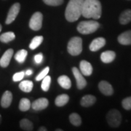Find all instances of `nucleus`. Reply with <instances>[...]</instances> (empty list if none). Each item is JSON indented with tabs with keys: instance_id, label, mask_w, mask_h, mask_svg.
<instances>
[{
	"instance_id": "obj_1",
	"label": "nucleus",
	"mask_w": 131,
	"mask_h": 131,
	"mask_svg": "<svg viewBox=\"0 0 131 131\" xmlns=\"http://www.w3.org/2000/svg\"><path fill=\"white\" fill-rule=\"evenodd\" d=\"M102 14L101 4L99 0H84L82 15L86 18L99 19Z\"/></svg>"
},
{
	"instance_id": "obj_2",
	"label": "nucleus",
	"mask_w": 131,
	"mask_h": 131,
	"mask_svg": "<svg viewBox=\"0 0 131 131\" xmlns=\"http://www.w3.org/2000/svg\"><path fill=\"white\" fill-rule=\"evenodd\" d=\"M84 0H69L65 10L66 19L69 22H74L82 15Z\"/></svg>"
},
{
	"instance_id": "obj_3",
	"label": "nucleus",
	"mask_w": 131,
	"mask_h": 131,
	"mask_svg": "<svg viewBox=\"0 0 131 131\" xmlns=\"http://www.w3.org/2000/svg\"><path fill=\"white\" fill-rule=\"evenodd\" d=\"M100 27V24L95 20L82 21L77 26V31L82 34H90L94 33Z\"/></svg>"
},
{
	"instance_id": "obj_4",
	"label": "nucleus",
	"mask_w": 131,
	"mask_h": 131,
	"mask_svg": "<svg viewBox=\"0 0 131 131\" xmlns=\"http://www.w3.org/2000/svg\"><path fill=\"white\" fill-rule=\"evenodd\" d=\"M67 50L71 56H79L82 51V39L79 37L71 38L68 43Z\"/></svg>"
},
{
	"instance_id": "obj_5",
	"label": "nucleus",
	"mask_w": 131,
	"mask_h": 131,
	"mask_svg": "<svg viewBox=\"0 0 131 131\" xmlns=\"http://www.w3.org/2000/svg\"><path fill=\"white\" fill-rule=\"evenodd\" d=\"M106 119L108 125L112 127L119 126L122 121V115L117 109H112L108 112Z\"/></svg>"
},
{
	"instance_id": "obj_6",
	"label": "nucleus",
	"mask_w": 131,
	"mask_h": 131,
	"mask_svg": "<svg viewBox=\"0 0 131 131\" xmlns=\"http://www.w3.org/2000/svg\"><path fill=\"white\" fill-rule=\"evenodd\" d=\"M43 15L40 12L34 13L29 21V27L34 31H39L42 26Z\"/></svg>"
},
{
	"instance_id": "obj_7",
	"label": "nucleus",
	"mask_w": 131,
	"mask_h": 131,
	"mask_svg": "<svg viewBox=\"0 0 131 131\" xmlns=\"http://www.w3.org/2000/svg\"><path fill=\"white\" fill-rule=\"evenodd\" d=\"M20 5L19 3H15L12 5L9 9L8 14L7 16L6 20H5V24H12L15 20L16 17L18 16L19 12H20Z\"/></svg>"
},
{
	"instance_id": "obj_8",
	"label": "nucleus",
	"mask_w": 131,
	"mask_h": 131,
	"mask_svg": "<svg viewBox=\"0 0 131 131\" xmlns=\"http://www.w3.org/2000/svg\"><path fill=\"white\" fill-rule=\"evenodd\" d=\"M72 72H73V74L74 76L76 81H77V88L80 90H82L87 85V81L84 78L83 74L81 73L77 68L76 67H73L72 69Z\"/></svg>"
},
{
	"instance_id": "obj_9",
	"label": "nucleus",
	"mask_w": 131,
	"mask_h": 131,
	"mask_svg": "<svg viewBox=\"0 0 131 131\" xmlns=\"http://www.w3.org/2000/svg\"><path fill=\"white\" fill-rule=\"evenodd\" d=\"M49 105V101L47 98H40L35 100L31 105V106L35 111H40L45 109Z\"/></svg>"
},
{
	"instance_id": "obj_10",
	"label": "nucleus",
	"mask_w": 131,
	"mask_h": 131,
	"mask_svg": "<svg viewBox=\"0 0 131 131\" xmlns=\"http://www.w3.org/2000/svg\"><path fill=\"white\" fill-rule=\"evenodd\" d=\"M98 88L103 95H107V96L112 95L114 93V90H113L112 84H109L106 81L100 82L98 84Z\"/></svg>"
},
{
	"instance_id": "obj_11",
	"label": "nucleus",
	"mask_w": 131,
	"mask_h": 131,
	"mask_svg": "<svg viewBox=\"0 0 131 131\" xmlns=\"http://www.w3.org/2000/svg\"><path fill=\"white\" fill-rule=\"evenodd\" d=\"M13 49H8L6 50L3 54V56L0 58V66L2 68L7 67L9 64V62L11 61V58L13 56Z\"/></svg>"
},
{
	"instance_id": "obj_12",
	"label": "nucleus",
	"mask_w": 131,
	"mask_h": 131,
	"mask_svg": "<svg viewBox=\"0 0 131 131\" xmlns=\"http://www.w3.org/2000/svg\"><path fill=\"white\" fill-rule=\"evenodd\" d=\"M106 45V39L103 37H98L93 39L90 45V50L92 52L99 50Z\"/></svg>"
},
{
	"instance_id": "obj_13",
	"label": "nucleus",
	"mask_w": 131,
	"mask_h": 131,
	"mask_svg": "<svg viewBox=\"0 0 131 131\" xmlns=\"http://www.w3.org/2000/svg\"><path fill=\"white\" fill-rule=\"evenodd\" d=\"M80 71L84 76H90L93 73V66L87 61H82L80 64Z\"/></svg>"
},
{
	"instance_id": "obj_14",
	"label": "nucleus",
	"mask_w": 131,
	"mask_h": 131,
	"mask_svg": "<svg viewBox=\"0 0 131 131\" xmlns=\"http://www.w3.org/2000/svg\"><path fill=\"white\" fill-rule=\"evenodd\" d=\"M118 42L122 45H131V30L122 33L118 38Z\"/></svg>"
},
{
	"instance_id": "obj_15",
	"label": "nucleus",
	"mask_w": 131,
	"mask_h": 131,
	"mask_svg": "<svg viewBox=\"0 0 131 131\" xmlns=\"http://www.w3.org/2000/svg\"><path fill=\"white\" fill-rule=\"evenodd\" d=\"M13 101V94L12 93L7 90L2 95V97L1 99V106L3 108H8L11 105Z\"/></svg>"
},
{
	"instance_id": "obj_16",
	"label": "nucleus",
	"mask_w": 131,
	"mask_h": 131,
	"mask_svg": "<svg viewBox=\"0 0 131 131\" xmlns=\"http://www.w3.org/2000/svg\"><path fill=\"white\" fill-rule=\"evenodd\" d=\"M116 58V53L114 51L108 50L101 53V60L104 63H112Z\"/></svg>"
},
{
	"instance_id": "obj_17",
	"label": "nucleus",
	"mask_w": 131,
	"mask_h": 131,
	"mask_svg": "<svg viewBox=\"0 0 131 131\" xmlns=\"http://www.w3.org/2000/svg\"><path fill=\"white\" fill-rule=\"evenodd\" d=\"M96 102V98L92 95H86L81 99V106L84 107H89Z\"/></svg>"
},
{
	"instance_id": "obj_18",
	"label": "nucleus",
	"mask_w": 131,
	"mask_h": 131,
	"mask_svg": "<svg viewBox=\"0 0 131 131\" xmlns=\"http://www.w3.org/2000/svg\"><path fill=\"white\" fill-rule=\"evenodd\" d=\"M58 82L61 85V88H63V89H69L71 86V82L69 77H68L66 75L60 76L58 78Z\"/></svg>"
},
{
	"instance_id": "obj_19",
	"label": "nucleus",
	"mask_w": 131,
	"mask_h": 131,
	"mask_svg": "<svg viewBox=\"0 0 131 131\" xmlns=\"http://www.w3.org/2000/svg\"><path fill=\"white\" fill-rule=\"evenodd\" d=\"M119 23L122 25H126L131 21V9L123 11L119 16Z\"/></svg>"
},
{
	"instance_id": "obj_20",
	"label": "nucleus",
	"mask_w": 131,
	"mask_h": 131,
	"mask_svg": "<svg viewBox=\"0 0 131 131\" xmlns=\"http://www.w3.org/2000/svg\"><path fill=\"white\" fill-rule=\"evenodd\" d=\"M33 87V82L29 80H24L20 82V83L19 84V88L25 93H30L32 90Z\"/></svg>"
},
{
	"instance_id": "obj_21",
	"label": "nucleus",
	"mask_w": 131,
	"mask_h": 131,
	"mask_svg": "<svg viewBox=\"0 0 131 131\" xmlns=\"http://www.w3.org/2000/svg\"><path fill=\"white\" fill-rule=\"evenodd\" d=\"M69 101V97L66 94H61L58 95L55 101V103L57 106H63Z\"/></svg>"
},
{
	"instance_id": "obj_22",
	"label": "nucleus",
	"mask_w": 131,
	"mask_h": 131,
	"mask_svg": "<svg viewBox=\"0 0 131 131\" xmlns=\"http://www.w3.org/2000/svg\"><path fill=\"white\" fill-rule=\"evenodd\" d=\"M15 38V35L13 32H12V31L5 32L2 34V35H0V42L7 43V42L14 40Z\"/></svg>"
},
{
	"instance_id": "obj_23",
	"label": "nucleus",
	"mask_w": 131,
	"mask_h": 131,
	"mask_svg": "<svg viewBox=\"0 0 131 131\" xmlns=\"http://www.w3.org/2000/svg\"><path fill=\"white\" fill-rule=\"evenodd\" d=\"M27 54H28V52L26 50H20L17 52L16 54L15 55V59L20 63H23L26 58Z\"/></svg>"
},
{
	"instance_id": "obj_24",
	"label": "nucleus",
	"mask_w": 131,
	"mask_h": 131,
	"mask_svg": "<svg viewBox=\"0 0 131 131\" xmlns=\"http://www.w3.org/2000/svg\"><path fill=\"white\" fill-rule=\"evenodd\" d=\"M31 102L28 98H22L19 103V109L21 112H26L31 108Z\"/></svg>"
},
{
	"instance_id": "obj_25",
	"label": "nucleus",
	"mask_w": 131,
	"mask_h": 131,
	"mask_svg": "<svg viewBox=\"0 0 131 131\" xmlns=\"http://www.w3.org/2000/svg\"><path fill=\"white\" fill-rule=\"evenodd\" d=\"M20 126L24 130L31 131L34 129L32 122L27 119H23L20 122Z\"/></svg>"
},
{
	"instance_id": "obj_26",
	"label": "nucleus",
	"mask_w": 131,
	"mask_h": 131,
	"mask_svg": "<svg viewBox=\"0 0 131 131\" xmlns=\"http://www.w3.org/2000/svg\"><path fill=\"white\" fill-rule=\"evenodd\" d=\"M70 122L74 126H80L82 124V119L80 116L77 113H72L69 116Z\"/></svg>"
},
{
	"instance_id": "obj_27",
	"label": "nucleus",
	"mask_w": 131,
	"mask_h": 131,
	"mask_svg": "<svg viewBox=\"0 0 131 131\" xmlns=\"http://www.w3.org/2000/svg\"><path fill=\"white\" fill-rule=\"evenodd\" d=\"M43 39H44V38H43L42 36H37V37H35L33 39L29 45L30 49H31V50L37 49L42 44Z\"/></svg>"
},
{
	"instance_id": "obj_28",
	"label": "nucleus",
	"mask_w": 131,
	"mask_h": 131,
	"mask_svg": "<svg viewBox=\"0 0 131 131\" xmlns=\"http://www.w3.org/2000/svg\"><path fill=\"white\" fill-rule=\"evenodd\" d=\"M50 83H51V77L50 76H46L43 80H42V89L43 91L47 92L50 89Z\"/></svg>"
},
{
	"instance_id": "obj_29",
	"label": "nucleus",
	"mask_w": 131,
	"mask_h": 131,
	"mask_svg": "<svg viewBox=\"0 0 131 131\" xmlns=\"http://www.w3.org/2000/svg\"><path fill=\"white\" fill-rule=\"evenodd\" d=\"M49 71H50V68H49L48 66L46 67V68H45V69H43V70L36 77L35 80H37V81H41V80H42L47 74H48Z\"/></svg>"
},
{
	"instance_id": "obj_30",
	"label": "nucleus",
	"mask_w": 131,
	"mask_h": 131,
	"mask_svg": "<svg viewBox=\"0 0 131 131\" xmlns=\"http://www.w3.org/2000/svg\"><path fill=\"white\" fill-rule=\"evenodd\" d=\"M122 107L124 108L125 110H130L131 109V96L130 97H127L123 99L122 101Z\"/></svg>"
},
{
	"instance_id": "obj_31",
	"label": "nucleus",
	"mask_w": 131,
	"mask_h": 131,
	"mask_svg": "<svg viewBox=\"0 0 131 131\" xmlns=\"http://www.w3.org/2000/svg\"><path fill=\"white\" fill-rule=\"evenodd\" d=\"M43 2L50 6H58L63 4V0H43Z\"/></svg>"
},
{
	"instance_id": "obj_32",
	"label": "nucleus",
	"mask_w": 131,
	"mask_h": 131,
	"mask_svg": "<svg viewBox=\"0 0 131 131\" xmlns=\"http://www.w3.org/2000/svg\"><path fill=\"white\" fill-rule=\"evenodd\" d=\"M24 76H25V72L24 71H20L18 73H15L13 77V80L14 82H19L20 80L24 79Z\"/></svg>"
},
{
	"instance_id": "obj_33",
	"label": "nucleus",
	"mask_w": 131,
	"mask_h": 131,
	"mask_svg": "<svg viewBox=\"0 0 131 131\" xmlns=\"http://www.w3.org/2000/svg\"><path fill=\"white\" fill-rule=\"evenodd\" d=\"M42 61H43V55H42V53H39V54L36 55L34 56V61H35L36 63L40 64L42 62Z\"/></svg>"
},
{
	"instance_id": "obj_34",
	"label": "nucleus",
	"mask_w": 131,
	"mask_h": 131,
	"mask_svg": "<svg viewBox=\"0 0 131 131\" xmlns=\"http://www.w3.org/2000/svg\"><path fill=\"white\" fill-rule=\"evenodd\" d=\"M32 74H33V71L31 70V69H28V70L25 72V74L26 75V76H30V75H31Z\"/></svg>"
},
{
	"instance_id": "obj_35",
	"label": "nucleus",
	"mask_w": 131,
	"mask_h": 131,
	"mask_svg": "<svg viewBox=\"0 0 131 131\" xmlns=\"http://www.w3.org/2000/svg\"><path fill=\"white\" fill-rule=\"evenodd\" d=\"M39 131H47V130L45 127H39Z\"/></svg>"
},
{
	"instance_id": "obj_36",
	"label": "nucleus",
	"mask_w": 131,
	"mask_h": 131,
	"mask_svg": "<svg viewBox=\"0 0 131 131\" xmlns=\"http://www.w3.org/2000/svg\"><path fill=\"white\" fill-rule=\"evenodd\" d=\"M2 25L0 24V32H1V31H2Z\"/></svg>"
},
{
	"instance_id": "obj_37",
	"label": "nucleus",
	"mask_w": 131,
	"mask_h": 131,
	"mask_svg": "<svg viewBox=\"0 0 131 131\" xmlns=\"http://www.w3.org/2000/svg\"><path fill=\"white\" fill-rule=\"evenodd\" d=\"M56 131H62L63 130H61V129H56Z\"/></svg>"
},
{
	"instance_id": "obj_38",
	"label": "nucleus",
	"mask_w": 131,
	"mask_h": 131,
	"mask_svg": "<svg viewBox=\"0 0 131 131\" xmlns=\"http://www.w3.org/2000/svg\"><path fill=\"white\" fill-rule=\"evenodd\" d=\"M2 122V116H1V114H0V123Z\"/></svg>"
}]
</instances>
